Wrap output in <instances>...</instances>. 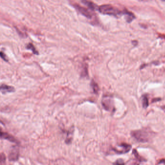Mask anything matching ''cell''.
Instances as JSON below:
<instances>
[{
  "label": "cell",
  "instance_id": "obj_5",
  "mask_svg": "<svg viewBox=\"0 0 165 165\" xmlns=\"http://www.w3.org/2000/svg\"><path fill=\"white\" fill-rule=\"evenodd\" d=\"M19 150L16 147H14L11 150L8 158L10 161H15L18 159Z\"/></svg>",
  "mask_w": 165,
  "mask_h": 165
},
{
  "label": "cell",
  "instance_id": "obj_4",
  "mask_svg": "<svg viewBox=\"0 0 165 165\" xmlns=\"http://www.w3.org/2000/svg\"><path fill=\"white\" fill-rule=\"evenodd\" d=\"M120 148V149H115L114 150L115 152L118 154H124L128 152L131 150L132 146L130 145L127 144L126 143H122L121 144L119 145Z\"/></svg>",
  "mask_w": 165,
  "mask_h": 165
},
{
  "label": "cell",
  "instance_id": "obj_14",
  "mask_svg": "<svg viewBox=\"0 0 165 165\" xmlns=\"http://www.w3.org/2000/svg\"><path fill=\"white\" fill-rule=\"evenodd\" d=\"M133 153L134 154V155H135V157L136 158H137V159H138V160H140V162H142V158H141V157H140V156H139V154H138V152H137L136 151V150H133Z\"/></svg>",
  "mask_w": 165,
  "mask_h": 165
},
{
  "label": "cell",
  "instance_id": "obj_10",
  "mask_svg": "<svg viewBox=\"0 0 165 165\" xmlns=\"http://www.w3.org/2000/svg\"><path fill=\"white\" fill-rule=\"evenodd\" d=\"M123 15H125L126 20L127 22H131L135 18L134 15L131 12H129L126 10L123 11Z\"/></svg>",
  "mask_w": 165,
  "mask_h": 165
},
{
  "label": "cell",
  "instance_id": "obj_2",
  "mask_svg": "<svg viewBox=\"0 0 165 165\" xmlns=\"http://www.w3.org/2000/svg\"><path fill=\"white\" fill-rule=\"evenodd\" d=\"M98 11L102 14L112 15L115 17L123 15V11H121L117 8L110 4H104L99 6Z\"/></svg>",
  "mask_w": 165,
  "mask_h": 165
},
{
  "label": "cell",
  "instance_id": "obj_16",
  "mask_svg": "<svg viewBox=\"0 0 165 165\" xmlns=\"http://www.w3.org/2000/svg\"><path fill=\"white\" fill-rule=\"evenodd\" d=\"M5 157L4 154L3 153H1L0 154V163L1 164L2 162H5Z\"/></svg>",
  "mask_w": 165,
  "mask_h": 165
},
{
  "label": "cell",
  "instance_id": "obj_8",
  "mask_svg": "<svg viewBox=\"0 0 165 165\" xmlns=\"http://www.w3.org/2000/svg\"><path fill=\"white\" fill-rule=\"evenodd\" d=\"M0 137L1 138L8 140V141H9L11 142L18 143V141L16 139H15L14 137H13L12 135H10V134L7 133L1 132Z\"/></svg>",
  "mask_w": 165,
  "mask_h": 165
},
{
  "label": "cell",
  "instance_id": "obj_12",
  "mask_svg": "<svg viewBox=\"0 0 165 165\" xmlns=\"http://www.w3.org/2000/svg\"><path fill=\"white\" fill-rule=\"evenodd\" d=\"M26 48L28 49L31 50L32 51L33 54H36V55H38V54H39L38 52L36 50L35 47L33 46V45L31 43H29V44H28L26 46Z\"/></svg>",
  "mask_w": 165,
  "mask_h": 165
},
{
  "label": "cell",
  "instance_id": "obj_7",
  "mask_svg": "<svg viewBox=\"0 0 165 165\" xmlns=\"http://www.w3.org/2000/svg\"><path fill=\"white\" fill-rule=\"evenodd\" d=\"M15 91V88L13 86L7 85L3 84L0 86V91L3 94H5L9 92H13Z\"/></svg>",
  "mask_w": 165,
  "mask_h": 165
},
{
  "label": "cell",
  "instance_id": "obj_9",
  "mask_svg": "<svg viewBox=\"0 0 165 165\" xmlns=\"http://www.w3.org/2000/svg\"><path fill=\"white\" fill-rule=\"evenodd\" d=\"M81 2L84 3L85 5H86L89 8H90L91 10H98V7L94 4L93 2L91 1L90 0H81Z\"/></svg>",
  "mask_w": 165,
  "mask_h": 165
},
{
  "label": "cell",
  "instance_id": "obj_13",
  "mask_svg": "<svg viewBox=\"0 0 165 165\" xmlns=\"http://www.w3.org/2000/svg\"><path fill=\"white\" fill-rule=\"evenodd\" d=\"M142 106L144 108H147L149 105V101L147 97L145 95H144L142 97Z\"/></svg>",
  "mask_w": 165,
  "mask_h": 165
},
{
  "label": "cell",
  "instance_id": "obj_17",
  "mask_svg": "<svg viewBox=\"0 0 165 165\" xmlns=\"http://www.w3.org/2000/svg\"><path fill=\"white\" fill-rule=\"evenodd\" d=\"M115 164H118V165H122L124 164L123 161L121 159H119L116 161V162L115 163Z\"/></svg>",
  "mask_w": 165,
  "mask_h": 165
},
{
  "label": "cell",
  "instance_id": "obj_15",
  "mask_svg": "<svg viewBox=\"0 0 165 165\" xmlns=\"http://www.w3.org/2000/svg\"><path fill=\"white\" fill-rule=\"evenodd\" d=\"M0 56H1V58L5 61H8V59L6 58V55L4 53H3L2 52H0Z\"/></svg>",
  "mask_w": 165,
  "mask_h": 165
},
{
  "label": "cell",
  "instance_id": "obj_18",
  "mask_svg": "<svg viewBox=\"0 0 165 165\" xmlns=\"http://www.w3.org/2000/svg\"><path fill=\"white\" fill-rule=\"evenodd\" d=\"M162 0V1H165V0Z\"/></svg>",
  "mask_w": 165,
  "mask_h": 165
},
{
  "label": "cell",
  "instance_id": "obj_11",
  "mask_svg": "<svg viewBox=\"0 0 165 165\" xmlns=\"http://www.w3.org/2000/svg\"><path fill=\"white\" fill-rule=\"evenodd\" d=\"M91 87L93 90V91L94 93H97L99 91V87L96 83H95L93 80H92L91 83H90Z\"/></svg>",
  "mask_w": 165,
  "mask_h": 165
},
{
  "label": "cell",
  "instance_id": "obj_6",
  "mask_svg": "<svg viewBox=\"0 0 165 165\" xmlns=\"http://www.w3.org/2000/svg\"><path fill=\"white\" fill-rule=\"evenodd\" d=\"M75 7L78 10L79 12H80L82 15L86 17L89 19H90L92 18V15L91 13L86 8L83 7L82 6H79V5H75Z\"/></svg>",
  "mask_w": 165,
  "mask_h": 165
},
{
  "label": "cell",
  "instance_id": "obj_3",
  "mask_svg": "<svg viewBox=\"0 0 165 165\" xmlns=\"http://www.w3.org/2000/svg\"><path fill=\"white\" fill-rule=\"evenodd\" d=\"M104 108L107 111L114 110V104L112 99L109 96H105L102 101Z\"/></svg>",
  "mask_w": 165,
  "mask_h": 165
},
{
  "label": "cell",
  "instance_id": "obj_1",
  "mask_svg": "<svg viewBox=\"0 0 165 165\" xmlns=\"http://www.w3.org/2000/svg\"><path fill=\"white\" fill-rule=\"evenodd\" d=\"M131 135L137 141L140 142H147L149 141L153 133L149 130L142 129L132 131Z\"/></svg>",
  "mask_w": 165,
  "mask_h": 165
}]
</instances>
